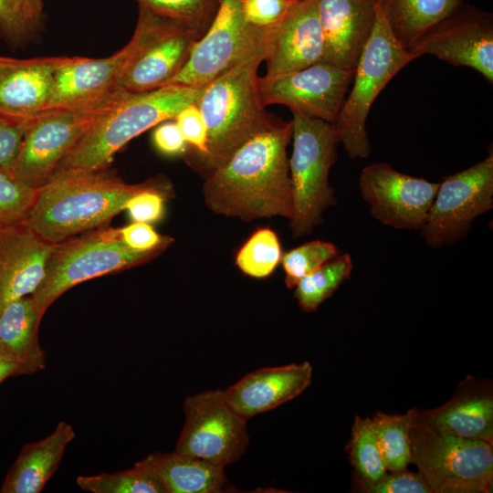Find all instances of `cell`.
<instances>
[{
	"instance_id": "40",
	"label": "cell",
	"mask_w": 493,
	"mask_h": 493,
	"mask_svg": "<svg viewBox=\"0 0 493 493\" xmlns=\"http://www.w3.org/2000/svg\"><path fill=\"white\" fill-rule=\"evenodd\" d=\"M299 0H243L242 10L249 24L267 26L276 24Z\"/></svg>"
},
{
	"instance_id": "6",
	"label": "cell",
	"mask_w": 493,
	"mask_h": 493,
	"mask_svg": "<svg viewBox=\"0 0 493 493\" xmlns=\"http://www.w3.org/2000/svg\"><path fill=\"white\" fill-rule=\"evenodd\" d=\"M293 150L288 159L293 212L289 219L294 237L313 230L324 211L336 204L329 175L339 142L334 125L292 111Z\"/></svg>"
},
{
	"instance_id": "5",
	"label": "cell",
	"mask_w": 493,
	"mask_h": 493,
	"mask_svg": "<svg viewBox=\"0 0 493 493\" xmlns=\"http://www.w3.org/2000/svg\"><path fill=\"white\" fill-rule=\"evenodd\" d=\"M163 251H138L121 239L120 228L103 226L54 245L44 278L31 295L47 309L67 290L94 278L144 264Z\"/></svg>"
},
{
	"instance_id": "33",
	"label": "cell",
	"mask_w": 493,
	"mask_h": 493,
	"mask_svg": "<svg viewBox=\"0 0 493 493\" xmlns=\"http://www.w3.org/2000/svg\"><path fill=\"white\" fill-rule=\"evenodd\" d=\"M280 242L275 231L259 228L241 246L236 256L237 267L255 278L270 276L281 261Z\"/></svg>"
},
{
	"instance_id": "11",
	"label": "cell",
	"mask_w": 493,
	"mask_h": 493,
	"mask_svg": "<svg viewBox=\"0 0 493 493\" xmlns=\"http://www.w3.org/2000/svg\"><path fill=\"white\" fill-rule=\"evenodd\" d=\"M242 1H220L209 28L168 85L204 88L246 58L266 50L269 26L261 27L246 22Z\"/></svg>"
},
{
	"instance_id": "27",
	"label": "cell",
	"mask_w": 493,
	"mask_h": 493,
	"mask_svg": "<svg viewBox=\"0 0 493 493\" xmlns=\"http://www.w3.org/2000/svg\"><path fill=\"white\" fill-rule=\"evenodd\" d=\"M464 0H380L394 37L410 49L426 32L453 13Z\"/></svg>"
},
{
	"instance_id": "21",
	"label": "cell",
	"mask_w": 493,
	"mask_h": 493,
	"mask_svg": "<svg viewBox=\"0 0 493 493\" xmlns=\"http://www.w3.org/2000/svg\"><path fill=\"white\" fill-rule=\"evenodd\" d=\"M309 362L254 371L224 390L230 407L245 419L273 410L301 394L311 383Z\"/></svg>"
},
{
	"instance_id": "30",
	"label": "cell",
	"mask_w": 493,
	"mask_h": 493,
	"mask_svg": "<svg viewBox=\"0 0 493 493\" xmlns=\"http://www.w3.org/2000/svg\"><path fill=\"white\" fill-rule=\"evenodd\" d=\"M43 13L29 0H0V37L13 50L40 38Z\"/></svg>"
},
{
	"instance_id": "39",
	"label": "cell",
	"mask_w": 493,
	"mask_h": 493,
	"mask_svg": "<svg viewBox=\"0 0 493 493\" xmlns=\"http://www.w3.org/2000/svg\"><path fill=\"white\" fill-rule=\"evenodd\" d=\"M362 488L371 493H432L419 472L407 471L406 468L386 473L377 482Z\"/></svg>"
},
{
	"instance_id": "31",
	"label": "cell",
	"mask_w": 493,
	"mask_h": 493,
	"mask_svg": "<svg viewBox=\"0 0 493 493\" xmlns=\"http://www.w3.org/2000/svg\"><path fill=\"white\" fill-rule=\"evenodd\" d=\"M350 456L362 488L377 482L387 473L372 418H355Z\"/></svg>"
},
{
	"instance_id": "4",
	"label": "cell",
	"mask_w": 493,
	"mask_h": 493,
	"mask_svg": "<svg viewBox=\"0 0 493 493\" xmlns=\"http://www.w3.org/2000/svg\"><path fill=\"white\" fill-rule=\"evenodd\" d=\"M203 88L166 85L120 100L89 129L53 175L107 168L114 154L131 140L158 124L173 120L196 102Z\"/></svg>"
},
{
	"instance_id": "41",
	"label": "cell",
	"mask_w": 493,
	"mask_h": 493,
	"mask_svg": "<svg viewBox=\"0 0 493 493\" xmlns=\"http://www.w3.org/2000/svg\"><path fill=\"white\" fill-rule=\"evenodd\" d=\"M120 231L123 242L138 251H164L173 242V238L158 234L148 223L133 222Z\"/></svg>"
},
{
	"instance_id": "37",
	"label": "cell",
	"mask_w": 493,
	"mask_h": 493,
	"mask_svg": "<svg viewBox=\"0 0 493 493\" xmlns=\"http://www.w3.org/2000/svg\"><path fill=\"white\" fill-rule=\"evenodd\" d=\"M171 194V186L164 178H154L149 187L132 195L126 203L133 222L153 223L160 220L164 212L165 198Z\"/></svg>"
},
{
	"instance_id": "34",
	"label": "cell",
	"mask_w": 493,
	"mask_h": 493,
	"mask_svg": "<svg viewBox=\"0 0 493 493\" xmlns=\"http://www.w3.org/2000/svg\"><path fill=\"white\" fill-rule=\"evenodd\" d=\"M139 6L205 32L209 28L221 0H136Z\"/></svg>"
},
{
	"instance_id": "9",
	"label": "cell",
	"mask_w": 493,
	"mask_h": 493,
	"mask_svg": "<svg viewBox=\"0 0 493 493\" xmlns=\"http://www.w3.org/2000/svg\"><path fill=\"white\" fill-rule=\"evenodd\" d=\"M127 94L118 90L96 103L39 113L30 121L19 151L7 169L23 184L39 189L53 177L97 120Z\"/></svg>"
},
{
	"instance_id": "2",
	"label": "cell",
	"mask_w": 493,
	"mask_h": 493,
	"mask_svg": "<svg viewBox=\"0 0 493 493\" xmlns=\"http://www.w3.org/2000/svg\"><path fill=\"white\" fill-rule=\"evenodd\" d=\"M153 181L127 184L106 168L58 174L38 189L23 222L46 242L57 244L107 226L132 195Z\"/></svg>"
},
{
	"instance_id": "3",
	"label": "cell",
	"mask_w": 493,
	"mask_h": 493,
	"mask_svg": "<svg viewBox=\"0 0 493 493\" xmlns=\"http://www.w3.org/2000/svg\"><path fill=\"white\" fill-rule=\"evenodd\" d=\"M264 58L265 50L246 58L205 86L195 102L207 129V151L192 167L205 178L278 122L268 116L259 94L257 68Z\"/></svg>"
},
{
	"instance_id": "44",
	"label": "cell",
	"mask_w": 493,
	"mask_h": 493,
	"mask_svg": "<svg viewBox=\"0 0 493 493\" xmlns=\"http://www.w3.org/2000/svg\"><path fill=\"white\" fill-rule=\"evenodd\" d=\"M26 374L21 365L0 355V383L9 377Z\"/></svg>"
},
{
	"instance_id": "45",
	"label": "cell",
	"mask_w": 493,
	"mask_h": 493,
	"mask_svg": "<svg viewBox=\"0 0 493 493\" xmlns=\"http://www.w3.org/2000/svg\"><path fill=\"white\" fill-rule=\"evenodd\" d=\"M16 60V58H9V57H3V56H0V72L5 68L6 67L10 66L12 63H14V61Z\"/></svg>"
},
{
	"instance_id": "14",
	"label": "cell",
	"mask_w": 493,
	"mask_h": 493,
	"mask_svg": "<svg viewBox=\"0 0 493 493\" xmlns=\"http://www.w3.org/2000/svg\"><path fill=\"white\" fill-rule=\"evenodd\" d=\"M354 72L320 60L291 73L258 77L263 105L280 104L291 111L333 123Z\"/></svg>"
},
{
	"instance_id": "38",
	"label": "cell",
	"mask_w": 493,
	"mask_h": 493,
	"mask_svg": "<svg viewBox=\"0 0 493 493\" xmlns=\"http://www.w3.org/2000/svg\"><path fill=\"white\" fill-rule=\"evenodd\" d=\"M183 134L188 150L184 154L193 166L206 154L207 129L203 115L194 103L182 109L173 119Z\"/></svg>"
},
{
	"instance_id": "29",
	"label": "cell",
	"mask_w": 493,
	"mask_h": 493,
	"mask_svg": "<svg viewBox=\"0 0 493 493\" xmlns=\"http://www.w3.org/2000/svg\"><path fill=\"white\" fill-rule=\"evenodd\" d=\"M351 256L338 255L301 278L295 288V297L304 311L315 310L330 298L352 270Z\"/></svg>"
},
{
	"instance_id": "46",
	"label": "cell",
	"mask_w": 493,
	"mask_h": 493,
	"mask_svg": "<svg viewBox=\"0 0 493 493\" xmlns=\"http://www.w3.org/2000/svg\"><path fill=\"white\" fill-rule=\"evenodd\" d=\"M34 7L40 13H43V0H29Z\"/></svg>"
},
{
	"instance_id": "22",
	"label": "cell",
	"mask_w": 493,
	"mask_h": 493,
	"mask_svg": "<svg viewBox=\"0 0 493 493\" xmlns=\"http://www.w3.org/2000/svg\"><path fill=\"white\" fill-rule=\"evenodd\" d=\"M69 58H16L0 72V113L15 120L30 121L45 111L53 91L55 73Z\"/></svg>"
},
{
	"instance_id": "12",
	"label": "cell",
	"mask_w": 493,
	"mask_h": 493,
	"mask_svg": "<svg viewBox=\"0 0 493 493\" xmlns=\"http://www.w3.org/2000/svg\"><path fill=\"white\" fill-rule=\"evenodd\" d=\"M185 422L174 451L226 467L245 453L249 436L246 419L227 404L223 390L186 398Z\"/></svg>"
},
{
	"instance_id": "28",
	"label": "cell",
	"mask_w": 493,
	"mask_h": 493,
	"mask_svg": "<svg viewBox=\"0 0 493 493\" xmlns=\"http://www.w3.org/2000/svg\"><path fill=\"white\" fill-rule=\"evenodd\" d=\"M415 410L404 414L377 413L372 422L387 470L405 469L412 463L410 432Z\"/></svg>"
},
{
	"instance_id": "19",
	"label": "cell",
	"mask_w": 493,
	"mask_h": 493,
	"mask_svg": "<svg viewBox=\"0 0 493 493\" xmlns=\"http://www.w3.org/2000/svg\"><path fill=\"white\" fill-rule=\"evenodd\" d=\"M323 36V60L355 71L377 15L373 0H317Z\"/></svg>"
},
{
	"instance_id": "25",
	"label": "cell",
	"mask_w": 493,
	"mask_h": 493,
	"mask_svg": "<svg viewBox=\"0 0 493 493\" xmlns=\"http://www.w3.org/2000/svg\"><path fill=\"white\" fill-rule=\"evenodd\" d=\"M135 464L152 471L161 481L166 493L236 491L228 481L225 467L175 451L150 454Z\"/></svg>"
},
{
	"instance_id": "10",
	"label": "cell",
	"mask_w": 493,
	"mask_h": 493,
	"mask_svg": "<svg viewBox=\"0 0 493 493\" xmlns=\"http://www.w3.org/2000/svg\"><path fill=\"white\" fill-rule=\"evenodd\" d=\"M163 19V16L139 6L134 33L121 49L103 58L70 57L55 73L53 91L45 111L96 103L121 90L119 84L125 71Z\"/></svg>"
},
{
	"instance_id": "32",
	"label": "cell",
	"mask_w": 493,
	"mask_h": 493,
	"mask_svg": "<svg viewBox=\"0 0 493 493\" xmlns=\"http://www.w3.org/2000/svg\"><path fill=\"white\" fill-rule=\"evenodd\" d=\"M76 482L82 490L92 493H166L157 477L137 464L114 473L79 476Z\"/></svg>"
},
{
	"instance_id": "36",
	"label": "cell",
	"mask_w": 493,
	"mask_h": 493,
	"mask_svg": "<svg viewBox=\"0 0 493 493\" xmlns=\"http://www.w3.org/2000/svg\"><path fill=\"white\" fill-rule=\"evenodd\" d=\"M38 189L23 184L7 168L0 166V226L23 221L31 209Z\"/></svg>"
},
{
	"instance_id": "20",
	"label": "cell",
	"mask_w": 493,
	"mask_h": 493,
	"mask_svg": "<svg viewBox=\"0 0 493 493\" xmlns=\"http://www.w3.org/2000/svg\"><path fill=\"white\" fill-rule=\"evenodd\" d=\"M54 245L40 238L23 221L0 226V310L37 290Z\"/></svg>"
},
{
	"instance_id": "7",
	"label": "cell",
	"mask_w": 493,
	"mask_h": 493,
	"mask_svg": "<svg viewBox=\"0 0 493 493\" xmlns=\"http://www.w3.org/2000/svg\"><path fill=\"white\" fill-rule=\"evenodd\" d=\"M414 58L392 34L378 4L374 26L354 71L352 89L332 123L350 158H366L371 153L365 128L370 109L387 83Z\"/></svg>"
},
{
	"instance_id": "23",
	"label": "cell",
	"mask_w": 493,
	"mask_h": 493,
	"mask_svg": "<svg viewBox=\"0 0 493 493\" xmlns=\"http://www.w3.org/2000/svg\"><path fill=\"white\" fill-rule=\"evenodd\" d=\"M75 436L72 425L60 421L49 435L25 445L4 478L0 492H41Z\"/></svg>"
},
{
	"instance_id": "42",
	"label": "cell",
	"mask_w": 493,
	"mask_h": 493,
	"mask_svg": "<svg viewBox=\"0 0 493 493\" xmlns=\"http://www.w3.org/2000/svg\"><path fill=\"white\" fill-rule=\"evenodd\" d=\"M30 121L15 120L0 113V166L9 168L14 162Z\"/></svg>"
},
{
	"instance_id": "17",
	"label": "cell",
	"mask_w": 493,
	"mask_h": 493,
	"mask_svg": "<svg viewBox=\"0 0 493 493\" xmlns=\"http://www.w3.org/2000/svg\"><path fill=\"white\" fill-rule=\"evenodd\" d=\"M205 33L163 16L158 30L128 67L119 89L140 94L168 85L182 69L192 47Z\"/></svg>"
},
{
	"instance_id": "18",
	"label": "cell",
	"mask_w": 493,
	"mask_h": 493,
	"mask_svg": "<svg viewBox=\"0 0 493 493\" xmlns=\"http://www.w3.org/2000/svg\"><path fill=\"white\" fill-rule=\"evenodd\" d=\"M323 59V36L317 0H299L274 25L265 50L266 77L274 78Z\"/></svg>"
},
{
	"instance_id": "47",
	"label": "cell",
	"mask_w": 493,
	"mask_h": 493,
	"mask_svg": "<svg viewBox=\"0 0 493 493\" xmlns=\"http://www.w3.org/2000/svg\"><path fill=\"white\" fill-rule=\"evenodd\" d=\"M374 2L378 3L380 0H373Z\"/></svg>"
},
{
	"instance_id": "13",
	"label": "cell",
	"mask_w": 493,
	"mask_h": 493,
	"mask_svg": "<svg viewBox=\"0 0 493 493\" xmlns=\"http://www.w3.org/2000/svg\"><path fill=\"white\" fill-rule=\"evenodd\" d=\"M493 206V154L439 183L420 231L431 247L464 237L472 222Z\"/></svg>"
},
{
	"instance_id": "15",
	"label": "cell",
	"mask_w": 493,
	"mask_h": 493,
	"mask_svg": "<svg viewBox=\"0 0 493 493\" xmlns=\"http://www.w3.org/2000/svg\"><path fill=\"white\" fill-rule=\"evenodd\" d=\"M439 184L400 173L386 163L364 167L359 178L373 218L397 229L417 230L426 222Z\"/></svg>"
},
{
	"instance_id": "8",
	"label": "cell",
	"mask_w": 493,
	"mask_h": 493,
	"mask_svg": "<svg viewBox=\"0 0 493 493\" xmlns=\"http://www.w3.org/2000/svg\"><path fill=\"white\" fill-rule=\"evenodd\" d=\"M410 442L412 462L432 493L492 491L493 443L442 433L415 418Z\"/></svg>"
},
{
	"instance_id": "43",
	"label": "cell",
	"mask_w": 493,
	"mask_h": 493,
	"mask_svg": "<svg viewBox=\"0 0 493 493\" xmlns=\"http://www.w3.org/2000/svg\"><path fill=\"white\" fill-rule=\"evenodd\" d=\"M152 142L161 153L168 156L184 155L188 150V144L174 120L155 126Z\"/></svg>"
},
{
	"instance_id": "24",
	"label": "cell",
	"mask_w": 493,
	"mask_h": 493,
	"mask_svg": "<svg viewBox=\"0 0 493 493\" xmlns=\"http://www.w3.org/2000/svg\"><path fill=\"white\" fill-rule=\"evenodd\" d=\"M414 418L442 433L493 443V397L488 389H467L438 408L415 411Z\"/></svg>"
},
{
	"instance_id": "1",
	"label": "cell",
	"mask_w": 493,
	"mask_h": 493,
	"mask_svg": "<svg viewBox=\"0 0 493 493\" xmlns=\"http://www.w3.org/2000/svg\"><path fill=\"white\" fill-rule=\"evenodd\" d=\"M292 121L248 140L219 168L205 178L203 195L212 212L249 222L292 216V187L287 147Z\"/></svg>"
},
{
	"instance_id": "35",
	"label": "cell",
	"mask_w": 493,
	"mask_h": 493,
	"mask_svg": "<svg viewBox=\"0 0 493 493\" xmlns=\"http://www.w3.org/2000/svg\"><path fill=\"white\" fill-rule=\"evenodd\" d=\"M338 255L335 245L320 240L307 242L285 253L280 262L287 287L294 288L301 278Z\"/></svg>"
},
{
	"instance_id": "26",
	"label": "cell",
	"mask_w": 493,
	"mask_h": 493,
	"mask_svg": "<svg viewBox=\"0 0 493 493\" xmlns=\"http://www.w3.org/2000/svg\"><path fill=\"white\" fill-rule=\"evenodd\" d=\"M43 313L31 296L15 299L0 310V355L16 362L26 374L46 367L38 340Z\"/></svg>"
},
{
	"instance_id": "16",
	"label": "cell",
	"mask_w": 493,
	"mask_h": 493,
	"mask_svg": "<svg viewBox=\"0 0 493 493\" xmlns=\"http://www.w3.org/2000/svg\"><path fill=\"white\" fill-rule=\"evenodd\" d=\"M409 51L415 58L430 54L449 64L471 68L492 84V16L461 5L426 32Z\"/></svg>"
}]
</instances>
